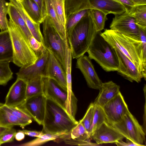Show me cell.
Returning <instances> with one entry per match:
<instances>
[{"label":"cell","instance_id":"cell-19","mask_svg":"<svg viewBox=\"0 0 146 146\" xmlns=\"http://www.w3.org/2000/svg\"><path fill=\"white\" fill-rule=\"evenodd\" d=\"M119 90V86L112 81L103 83L94 104L102 106L115 96L120 92Z\"/></svg>","mask_w":146,"mask_h":146},{"label":"cell","instance_id":"cell-46","mask_svg":"<svg viewBox=\"0 0 146 146\" xmlns=\"http://www.w3.org/2000/svg\"><path fill=\"white\" fill-rule=\"evenodd\" d=\"M17 0L19 1V2H21L23 1V0Z\"/></svg>","mask_w":146,"mask_h":146},{"label":"cell","instance_id":"cell-25","mask_svg":"<svg viewBox=\"0 0 146 146\" xmlns=\"http://www.w3.org/2000/svg\"><path fill=\"white\" fill-rule=\"evenodd\" d=\"M44 4L46 16L49 17L61 38L68 40L66 30L60 23L51 0H44Z\"/></svg>","mask_w":146,"mask_h":146},{"label":"cell","instance_id":"cell-31","mask_svg":"<svg viewBox=\"0 0 146 146\" xmlns=\"http://www.w3.org/2000/svg\"><path fill=\"white\" fill-rule=\"evenodd\" d=\"M51 0L60 23L66 29L65 0Z\"/></svg>","mask_w":146,"mask_h":146},{"label":"cell","instance_id":"cell-24","mask_svg":"<svg viewBox=\"0 0 146 146\" xmlns=\"http://www.w3.org/2000/svg\"><path fill=\"white\" fill-rule=\"evenodd\" d=\"M28 16L35 22L40 24L44 19L40 8L33 0H23L21 2Z\"/></svg>","mask_w":146,"mask_h":146},{"label":"cell","instance_id":"cell-7","mask_svg":"<svg viewBox=\"0 0 146 146\" xmlns=\"http://www.w3.org/2000/svg\"><path fill=\"white\" fill-rule=\"evenodd\" d=\"M126 139L140 146L145 141V131L129 111L119 122L111 125Z\"/></svg>","mask_w":146,"mask_h":146},{"label":"cell","instance_id":"cell-10","mask_svg":"<svg viewBox=\"0 0 146 146\" xmlns=\"http://www.w3.org/2000/svg\"><path fill=\"white\" fill-rule=\"evenodd\" d=\"M101 107L106 121L111 125L119 122L129 111L120 92L114 98Z\"/></svg>","mask_w":146,"mask_h":146},{"label":"cell","instance_id":"cell-15","mask_svg":"<svg viewBox=\"0 0 146 146\" xmlns=\"http://www.w3.org/2000/svg\"><path fill=\"white\" fill-rule=\"evenodd\" d=\"M27 82L18 77L10 88L4 104L12 107L19 108L25 102Z\"/></svg>","mask_w":146,"mask_h":146},{"label":"cell","instance_id":"cell-39","mask_svg":"<svg viewBox=\"0 0 146 146\" xmlns=\"http://www.w3.org/2000/svg\"><path fill=\"white\" fill-rule=\"evenodd\" d=\"M19 130L23 133L26 135L32 137H40L44 133L42 131H40L26 130Z\"/></svg>","mask_w":146,"mask_h":146},{"label":"cell","instance_id":"cell-3","mask_svg":"<svg viewBox=\"0 0 146 146\" xmlns=\"http://www.w3.org/2000/svg\"><path fill=\"white\" fill-rule=\"evenodd\" d=\"M97 32L89 14L81 20L67 37L72 58L77 59L87 52Z\"/></svg>","mask_w":146,"mask_h":146},{"label":"cell","instance_id":"cell-26","mask_svg":"<svg viewBox=\"0 0 146 146\" xmlns=\"http://www.w3.org/2000/svg\"><path fill=\"white\" fill-rule=\"evenodd\" d=\"M29 124L28 122L0 108V126L10 128L18 125L23 128Z\"/></svg>","mask_w":146,"mask_h":146},{"label":"cell","instance_id":"cell-13","mask_svg":"<svg viewBox=\"0 0 146 146\" xmlns=\"http://www.w3.org/2000/svg\"><path fill=\"white\" fill-rule=\"evenodd\" d=\"M77 59L76 68L79 69L82 73L88 87L99 90L103 82L96 72L91 59L84 55Z\"/></svg>","mask_w":146,"mask_h":146},{"label":"cell","instance_id":"cell-35","mask_svg":"<svg viewBox=\"0 0 146 146\" xmlns=\"http://www.w3.org/2000/svg\"><path fill=\"white\" fill-rule=\"evenodd\" d=\"M9 3L5 0H0V29L1 31L8 30V14Z\"/></svg>","mask_w":146,"mask_h":146},{"label":"cell","instance_id":"cell-2","mask_svg":"<svg viewBox=\"0 0 146 146\" xmlns=\"http://www.w3.org/2000/svg\"><path fill=\"white\" fill-rule=\"evenodd\" d=\"M62 108L46 98L42 132L68 134L78 123Z\"/></svg>","mask_w":146,"mask_h":146},{"label":"cell","instance_id":"cell-11","mask_svg":"<svg viewBox=\"0 0 146 146\" xmlns=\"http://www.w3.org/2000/svg\"><path fill=\"white\" fill-rule=\"evenodd\" d=\"M46 99L43 93L34 96L27 98L23 104L18 108L26 112L39 125H42Z\"/></svg>","mask_w":146,"mask_h":146},{"label":"cell","instance_id":"cell-43","mask_svg":"<svg viewBox=\"0 0 146 146\" xmlns=\"http://www.w3.org/2000/svg\"><path fill=\"white\" fill-rule=\"evenodd\" d=\"M25 134L19 130L16 133L15 138L19 141H21L24 139Z\"/></svg>","mask_w":146,"mask_h":146},{"label":"cell","instance_id":"cell-44","mask_svg":"<svg viewBox=\"0 0 146 146\" xmlns=\"http://www.w3.org/2000/svg\"><path fill=\"white\" fill-rule=\"evenodd\" d=\"M134 5H146V0H130Z\"/></svg>","mask_w":146,"mask_h":146},{"label":"cell","instance_id":"cell-37","mask_svg":"<svg viewBox=\"0 0 146 146\" xmlns=\"http://www.w3.org/2000/svg\"><path fill=\"white\" fill-rule=\"evenodd\" d=\"M28 41L30 47L38 57L47 50L44 46L38 41L33 36L28 37Z\"/></svg>","mask_w":146,"mask_h":146},{"label":"cell","instance_id":"cell-33","mask_svg":"<svg viewBox=\"0 0 146 146\" xmlns=\"http://www.w3.org/2000/svg\"><path fill=\"white\" fill-rule=\"evenodd\" d=\"M0 108L11 113L20 119L30 124L32 122V118L27 113L18 108L9 107L4 104L0 103Z\"/></svg>","mask_w":146,"mask_h":146},{"label":"cell","instance_id":"cell-28","mask_svg":"<svg viewBox=\"0 0 146 146\" xmlns=\"http://www.w3.org/2000/svg\"><path fill=\"white\" fill-rule=\"evenodd\" d=\"M43 78L42 76H39L27 82V98L43 93Z\"/></svg>","mask_w":146,"mask_h":146},{"label":"cell","instance_id":"cell-6","mask_svg":"<svg viewBox=\"0 0 146 146\" xmlns=\"http://www.w3.org/2000/svg\"><path fill=\"white\" fill-rule=\"evenodd\" d=\"M42 23L45 46L58 60L65 70L66 48L69 45L68 41L61 38L48 16Z\"/></svg>","mask_w":146,"mask_h":146},{"label":"cell","instance_id":"cell-16","mask_svg":"<svg viewBox=\"0 0 146 146\" xmlns=\"http://www.w3.org/2000/svg\"><path fill=\"white\" fill-rule=\"evenodd\" d=\"M43 93L46 98L56 103L66 111L68 97L67 91L54 80L44 77Z\"/></svg>","mask_w":146,"mask_h":146},{"label":"cell","instance_id":"cell-17","mask_svg":"<svg viewBox=\"0 0 146 146\" xmlns=\"http://www.w3.org/2000/svg\"><path fill=\"white\" fill-rule=\"evenodd\" d=\"M49 52V57L45 69L44 77L54 80L67 91L65 70L56 58L51 52Z\"/></svg>","mask_w":146,"mask_h":146},{"label":"cell","instance_id":"cell-5","mask_svg":"<svg viewBox=\"0 0 146 146\" xmlns=\"http://www.w3.org/2000/svg\"><path fill=\"white\" fill-rule=\"evenodd\" d=\"M8 30L12 46V62L20 68L34 63L38 57L30 47L24 35L10 19L8 22Z\"/></svg>","mask_w":146,"mask_h":146},{"label":"cell","instance_id":"cell-18","mask_svg":"<svg viewBox=\"0 0 146 146\" xmlns=\"http://www.w3.org/2000/svg\"><path fill=\"white\" fill-rule=\"evenodd\" d=\"M115 49L119 60L117 73L131 82H140L143 77L136 66L120 51Z\"/></svg>","mask_w":146,"mask_h":146},{"label":"cell","instance_id":"cell-8","mask_svg":"<svg viewBox=\"0 0 146 146\" xmlns=\"http://www.w3.org/2000/svg\"><path fill=\"white\" fill-rule=\"evenodd\" d=\"M93 9H96L90 0H65L67 37L82 18L88 16L90 10Z\"/></svg>","mask_w":146,"mask_h":146},{"label":"cell","instance_id":"cell-9","mask_svg":"<svg viewBox=\"0 0 146 146\" xmlns=\"http://www.w3.org/2000/svg\"><path fill=\"white\" fill-rule=\"evenodd\" d=\"M110 29L136 40H140L139 29L134 18L127 11L115 15Z\"/></svg>","mask_w":146,"mask_h":146},{"label":"cell","instance_id":"cell-30","mask_svg":"<svg viewBox=\"0 0 146 146\" xmlns=\"http://www.w3.org/2000/svg\"><path fill=\"white\" fill-rule=\"evenodd\" d=\"M89 15L94 24L97 32L101 31L104 29L106 21L108 20L107 14L97 9H91Z\"/></svg>","mask_w":146,"mask_h":146},{"label":"cell","instance_id":"cell-42","mask_svg":"<svg viewBox=\"0 0 146 146\" xmlns=\"http://www.w3.org/2000/svg\"><path fill=\"white\" fill-rule=\"evenodd\" d=\"M122 4L126 8L127 11H128L134 5L130 0H114Z\"/></svg>","mask_w":146,"mask_h":146},{"label":"cell","instance_id":"cell-12","mask_svg":"<svg viewBox=\"0 0 146 146\" xmlns=\"http://www.w3.org/2000/svg\"><path fill=\"white\" fill-rule=\"evenodd\" d=\"M91 139L98 145L115 143L123 140L124 137L106 120L90 135Z\"/></svg>","mask_w":146,"mask_h":146},{"label":"cell","instance_id":"cell-1","mask_svg":"<svg viewBox=\"0 0 146 146\" xmlns=\"http://www.w3.org/2000/svg\"><path fill=\"white\" fill-rule=\"evenodd\" d=\"M100 35L111 46L120 51L136 66L145 80L146 62L144 60L140 40L129 37L111 29H106Z\"/></svg>","mask_w":146,"mask_h":146},{"label":"cell","instance_id":"cell-14","mask_svg":"<svg viewBox=\"0 0 146 146\" xmlns=\"http://www.w3.org/2000/svg\"><path fill=\"white\" fill-rule=\"evenodd\" d=\"M49 53L47 50L38 56L36 60L33 64L27 66L20 68L16 73L17 77L27 82L39 76L44 77Z\"/></svg>","mask_w":146,"mask_h":146},{"label":"cell","instance_id":"cell-21","mask_svg":"<svg viewBox=\"0 0 146 146\" xmlns=\"http://www.w3.org/2000/svg\"><path fill=\"white\" fill-rule=\"evenodd\" d=\"M92 5L96 9L107 14L120 15L127 9L121 3L114 0H90Z\"/></svg>","mask_w":146,"mask_h":146},{"label":"cell","instance_id":"cell-36","mask_svg":"<svg viewBox=\"0 0 146 146\" xmlns=\"http://www.w3.org/2000/svg\"><path fill=\"white\" fill-rule=\"evenodd\" d=\"M94 111V105L93 103L92 102L89 105L84 116L79 121L84 126L88 134L92 122Z\"/></svg>","mask_w":146,"mask_h":146},{"label":"cell","instance_id":"cell-4","mask_svg":"<svg viewBox=\"0 0 146 146\" xmlns=\"http://www.w3.org/2000/svg\"><path fill=\"white\" fill-rule=\"evenodd\" d=\"M97 32L87 52L88 57L95 60L107 72L117 71L119 60L115 49Z\"/></svg>","mask_w":146,"mask_h":146},{"label":"cell","instance_id":"cell-20","mask_svg":"<svg viewBox=\"0 0 146 146\" xmlns=\"http://www.w3.org/2000/svg\"><path fill=\"white\" fill-rule=\"evenodd\" d=\"M10 1L15 6L22 17L33 36L45 46L43 35L40 30V24L35 22L30 18L24 9L20 2L17 0Z\"/></svg>","mask_w":146,"mask_h":146},{"label":"cell","instance_id":"cell-34","mask_svg":"<svg viewBox=\"0 0 146 146\" xmlns=\"http://www.w3.org/2000/svg\"><path fill=\"white\" fill-rule=\"evenodd\" d=\"M94 105V114L92 122L89 132V135L106 120L101 107L98 105Z\"/></svg>","mask_w":146,"mask_h":146},{"label":"cell","instance_id":"cell-40","mask_svg":"<svg viewBox=\"0 0 146 146\" xmlns=\"http://www.w3.org/2000/svg\"><path fill=\"white\" fill-rule=\"evenodd\" d=\"M126 142H125L123 141V140H120L115 142V143L117 146H140L139 145L135 143L131 140L126 139Z\"/></svg>","mask_w":146,"mask_h":146},{"label":"cell","instance_id":"cell-41","mask_svg":"<svg viewBox=\"0 0 146 146\" xmlns=\"http://www.w3.org/2000/svg\"><path fill=\"white\" fill-rule=\"evenodd\" d=\"M38 5L45 17L46 16L44 0H33Z\"/></svg>","mask_w":146,"mask_h":146},{"label":"cell","instance_id":"cell-27","mask_svg":"<svg viewBox=\"0 0 146 146\" xmlns=\"http://www.w3.org/2000/svg\"><path fill=\"white\" fill-rule=\"evenodd\" d=\"M127 11L139 28L146 29V5H134Z\"/></svg>","mask_w":146,"mask_h":146},{"label":"cell","instance_id":"cell-23","mask_svg":"<svg viewBox=\"0 0 146 146\" xmlns=\"http://www.w3.org/2000/svg\"><path fill=\"white\" fill-rule=\"evenodd\" d=\"M8 14L9 19L24 35L28 40V37L32 35L22 17L15 6L11 2L9 3Z\"/></svg>","mask_w":146,"mask_h":146},{"label":"cell","instance_id":"cell-45","mask_svg":"<svg viewBox=\"0 0 146 146\" xmlns=\"http://www.w3.org/2000/svg\"><path fill=\"white\" fill-rule=\"evenodd\" d=\"M10 128L0 126V138Z\"/></svg>","mask_w":146,"mask_h":146},{"label":"cell","instance_id":"cell-22","mask_svg":"<svg viewBox=\"0 0 146 146\" xmlns=\"http://www.w3.org/2000/svg\"><path fill=\"white\" fill-rule=\"evenodd\" d=\"M12 44L8 30L0 32V61L12 62Z\"/></svg>","mask_w":146,"mask_h":146},{"label":"cell","instance_id":"cell-38","mask_svg":"<svg viewBox=\"0 0 146 146\" xmlns=\"http://www.w3.org/2000/svg\"><path fill=\"white\" fill-rule=\"evenodd\" d=\"M16 132V130L13 127L10 128L0 137V145L5 143L12 142Z\"/></svg>","mask_w":146,"mask_h":146},{"label":"cell","instance_id":"cell-32","mask_svg":"<svg viewBox=\"0 0 146 146\" xmlns=\"http://www.w3.org/2000/svg\"><path fill=\"white\" fill-rule=\"evenodd\" d=\"M8 61H0V85L5 86L13 78V73Z\"/></svg>","mask_w":146,"mask_h":146},{"label":"cell","instance_id":"cell-29","mask_svg":"<svg viewBox=\"0 0 146 146\" xmlns=\"http://www.w3.org/2000/svg\"><path fill=\"white\" fill-rule=\"evenodd\" d=\"M64 133H44L39 137L30 141L20 145L22 146H38L40 145L50 141H55L60 138Z\"/></svg>","mask_w":146,"mask_h":146}]
</instances>
